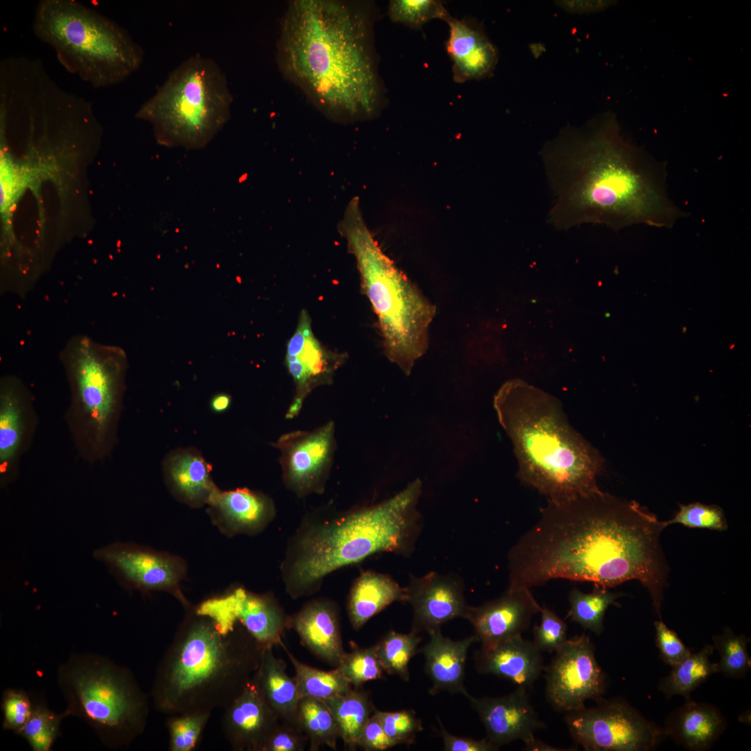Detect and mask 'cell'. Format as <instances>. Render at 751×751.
<instances>
[{"mask_svg": "<svg viewBox=\"0 0 751 751\" xmlns=\"http://www.w3.org/2000/svg\"><path fill=\"white\" fill-rule=\"evenodd\" d=\"M665 528L639 503L601 490L548 500L508 554L507 589H531L555 579L609 588L635 579L659 613L668 572L660 542Z\"/></svg>", "mask_w": 751, "mask_h": 751, "instance_id": "cell-1", "label": "cell"}, {"mask_svg": "<svg viewBox=\"0 0 751 751\" xmlns=\"http://www.w3.org/2000/svg\"><path fill=\"white\" fill-rule=\"evenodd\" d=\"M540 154L552 194L547 222L557 230L670 228L685 216L668 196L665 163L630 142L611 111L565 127Z\"/></svg>", "mask_w": 751, "mask_h": 751, "instance_id": "cell-2", "label": "cell"}, {"mask_svg": "<svg viewBox=\"0 0 751 751\" xmlns=\"http://www.w3.org/2000/svg\"><path fill=\"white\" fill-rule=\"evenodd\" d=\"M375 14L366 1L295 0L281 19L280 72L333 121L373 119L384 108Z\"/></svg>", "mask_w": 751, "mask_h": 751, "instance_id": "cell-3", "label": "cell"}, {"mask_svg": "<svg viewBox=\"0 0 751 751\" xmlns=\"http://www.w3.org/2000/svg\"><path fill=\"white\" fill-rule=\"evenodd\" d=\"M186 608L156 669L154 704L169 715L224 709L251 681L265 646L238 622L221 624Z\"/></svg>", "mask_w": 751, "mask_h": 751, "instance_id": "cell-4", "label": "cell"}, {"mask_svg": "<svg viewBox=\"0 0 751 751\" xmlns=\"http://www.w3.org/2000/svg\"><path fill=\"white\" fill-rule=\"evenodd\" d=\"M500 424L510 437L518 478L558 501L599 491L604 460L569 423L559 401L528 382H505L494 397Z\"/></svg>", "mask_w": 751, "mask_h": 751, "instance_id": "cell-5", "label": "cell"}, {"mask_svg": "<svg viewBox=\"0 0 751 751\" xmlns=\"http://www.w3.org/2000/svg\"><path fill=\"white\" fill-rule=\"evenodd\" d=\"M421 487L415 479L387 500L301 530L282 565L287 592L312 594L329 573L377 553L410 554L420 530Z\"/></svg>", "mask_w": 751, "mask_h": 751, "instance_id": "cell-6", "label": "cell"}, {"mask_svg": "<svg viewBox=\"0 0 751 751\" xmlns=\"http://www.w3.org/2000/svg\"><path fill=\"white\" fill-rule=\"evenodd\" d=\"M355 258L361 287L376 313L388 359L410 375L428 347V328L436 307L382 251L353 197L339 223Z\"/></svg>", "mask_w": 751, "mask_h": 751, "instance_id": "cell-7", "label": "cell"}, {"mask_svg": "<svg viewBox=\"0 0 751 751\" xmlns=\"http://www.w3.org/2000/svg\"><path fill=\"white\" fill-rule=\"evenodd\" d=\"M70 389L65 421L79 457L95 464L108 458L118 441L127 357L122 348L77 334L60 353Z\"/></svg>", "mask_w": 751, "mask_h": 751, "instance_id": "cell-8", "label": "cell"}, {"mask_svg": "<svg viewBox=\"0 0 751 751\" xmlns=\"http://www.w3.org/2000/svg\"><path fill=\"white\" fill-rule=\"evenodd\" d=\"M33 26L67 70L95 88L120 83L143 61L142 47L122 26L76 1H40Z\"/></svg>", "mask_w": 751, "mask_h": 751, "instance_id": "cell-9", "label": "cell"}, {"mask_svg": "<svg viewBox=\"0 0 751 751\" xmlns=\"http://www.w3.org/2000/svg\"><path fill=\"white\" fill-rule=\"evenodd\" d=\"M232 100L219 65L197 54L170 74L136 116L153 124L162 144L200 149L229 120Z\"/></svg>", "mask_w": 751, "mask_h": 751, "instance_id": "cell-10", "label": "cell"}, {"mask_svg": "<svg viewBox=\"0 0 751 751\" xmlns=\"http://www.w3.org/2000/svg\"><path fill=\"white\" fill-rule=\"evenodd\" d=\"M58 681L66 716L86 720L107 745H129L143 732L148 700L129 670L99 656L76 654L60 667Z\"/></svg>", "mask_w": 751, "mask_h": 751, "instance_id": "cell-11", "label": "cell"}, {"mask_svg": "<svg viewBox=\"0 0 751 751\" xmlns=\"http://www.w3.org/2000/svg\"><path fill=\"white\" fill-rule=\"evenodd\" d=\"M597 705L565 713L576 744L587 751H649L667 737L663 727L620 698L601 697Z\"/></svg>", "mask_w": 751, "mask_h": 751, "instance_id": "cell-12", "label": "cell"}, {"mask_svg": "<svg viewBox=\"0 0 751 751\" xmlns=\"http://www.w3.org/2000/svg\"><path fill=\"white\" fill-rule=\"evenodd\" d=\"M544 670L547 699L559 712L579 709L606 691V676L595 658L594 644L585 633L567 638Z\"/></svg>", "mask_w": 751, "mask_h": 751, "instance_id": "cell-13", "label": "cell"}, {"mask_svg": "<svg viewBox=\"0 0 751 751\" xmlns=\"http://www.w3.org/2000/svg\"><path fill=\"white\" fill-rule=\"evenodd\" d=\"M92 556L124 587L141 592H168L185 607L189 605L179 589L186 571L181 558L147 547L120 542L95 549Z\"/></svg>", "mask_w": 751, "mask_h": 751, "instance_id": "cell-14", "label": "cell"}, {"mask_svg": "<svg viewBox=\"0 0 751 751\" xmlns=\"http://www.w3.org/2000/svg\"><path fill=\"white\" fill-rule=\"evenodd\" d=\"M273 446L280 451L283 481L290 490L298 496L323 492L337 447L333 421L284 434Z\"/></svg>", "mask_w": 751, "mask_h": 751, "instance_id": "cell-15", "label": "cell"}, {"mask_svg": "<svg viewBox=\"0 0 751 751\" xmlns=\"http://www.w3.org/2000/svg\"><path fill=\"white\" fill-rule=\"evenodd\" d=\"M38 425L31 391L17 376L0 379V485L18 477L22 459L29 451Z\"/></svg>", "mask_w": 751, "mask_h": 751, "instance_id": "cell-16", "label": "cell"}, {"mask_svg": "<svg viewBox=\"0 0 751 751\" xmlns=\"http://www.w3.org/2000/svg\"><path fill=\"white\" fill-rule=\"evenodd\" d=\"M195 608L220 623L241 624L265 647L280 645L285 629L289 627V619L274 597L241 587L209 598Z\"/></svg>", "mask_w": 751, "mask_h": 751, "instance_id": "cell-17", "label": "cell"}, {"mask_svg": "<svg viewBox=\"0 0 751 751\" xmlns=\"http://www.w3.org/2000/svg\"><path fill=\"white\" fill-rule=\"evenodd\" d=\"M342 360L329 353L315 337L311 318L306 310L300 314L296 329L290 338L285 364L295 385V394L285 418L292 419L300 412L309 394L317 387L331 382Z\"/></svg>", "mask_w": 751, "mask_h": 751, "instance_id": "cell-18", "label": "cell"}, {"mask_svg": "<svg viewBox=\"0 0 751 751\" xmlns=\"http://www.w3.org/2000/svg\"><path fill=\"white\" fill-rule=\"evenodd\" d=\"M406 590L413 613L411 631L428 633L455 618L465 619L469 606L464 586L455 576L435 572L410 575Z\"/></svg>", "mask_w": 751, "mask_h": 751, "instance_id": "cell-19", "label": "cell"}, {"mask_svg": "<svg viewBox=\"0 0 751 751\" xmlns=\"http://www.w3.org/2000/svg\"><path fill=\"white\" fill-rule=\"evenodd\" d=\"M523 686L499 697H466L483 724L487 738L499 748L512 741L524 743L535 737V733L546 727L529 700Z\"/></svg>", "mask_w": 751, "mask_h": 751, "instance_id": "cell-20", "label": "cell"}, {"mask_svg": "<svg viewBox=\"0 0 751 751\" xmlns=\"http://www.w3.org/2000/svg\"><path fill=\"white\" fill-rule=\"evenodd\" d=\"M540 608L530 589H507L481 606H469L465 619L472 625L481 646H488L522 635Z\"/></svg>", "mask_w": 751, "mask_h": 751, "instance_id": "cell-21", "label": "cell"}, {"mask_svg": "<svg viewBox=\"0 0 751 751\" xmlns=\"http://www.w3.org/2000/svg\"><path fill=\"white\" fill-rule=\"evenodd\" d=\"M280 721L251 679L224 709L222 729L232 750L261 751Z\"/></svg>", "mask_w": 751, "mask_h": 751, "instance_id": "cell-22", "label": "cell"}, {"mask_svg": "<svg viewBox=\"0 0 751 751\" xmlns=\"http://www.w3.org/2000/svg\"><path fill=\"white\" fill-rule=\"evenodd\" d=\"M449 27L446 49L453 61L452 72L456 83L480 80L490 76L499 56L496 47L476 20L458 19L450 14L444 19Z\"/></svg>", "mask_w": 751, "mask_h": 751, "instance_id": "cell-23", "label": "cell"}, {"mask_svg": "<svg viewBox=\"0 0 751 751\" xmlns=\"http://www.w3.org/2000/svg\"><path fill=\"white\" fill-rule=\"evenodd\" d=\"M477 670L531 688L544 670L542 652L533 641L517 635L488 646L475 654Z\"/></svg>", "mask_w": 751, "mask_h": 751, "instance_id": "cell-24", "label": "cell"}, {"mask_svg": "<svg viewBox=\"0 0 751 751\" xmlns=\"http://www.w3.org/2000/svg\"><path fill=\"white\" fill-rule=\"evenodd\" d=\"M207 506L214 523L228 535L257 533L263 529L275 514V506L270 497L248 488L218 490Z\"/></svg>", "mask_w": 751, "mask_h": 751, "instance_id": "cell-25", "label": "cell"}, {"mask_svg": "<svg viewBox=\"0 0 751 751\" xmlns=\"http://www.w3.org/2000/svg\"><path fill=\"white\" fill-rule=\"evenodd\" d=\"M165 483L177 499L191 507L207 505L219 490L211 476V466L193 447L170 452L163 462Z\"/></svg>", "mask_w": 751, "mask_h": 751, "instance_id": "cell-26", "label": "cell"}, {"mask_svg": "<svg viewBox=\"0 0 751 751\" xmlns=\"http://www.w3.org/2000/svg\"><path fill=\"white\" fill-rule=\"evenodd\" d=\"M301 642L320 659L337 667L345 654L337 609L328 600H314L289 619Z\"/></svg>", "mask_w": 751, "mask_h": 751, "instance_id": "cell-27", "label": "cell"}, {"mask_svg": "<svg viewBox=\"0 0 751 751\" xmlns=\"http://www.w3.org/2000/svg\"><path fill=\"white\" fill-rule=\"evenodd\" d=\"M428 633L429 640L421 652L425 659L426 672L433 683L430 693L448 691L467 697L469 694L464 685L465 665L468 649L477 641L475 635L453 640L444 637L440 629Z\"/></svg>", "mask_w": 751, "mask_h": 751, "instance_id": "cell-28", "label": "cell"}, {"mask_svg": "<svg viewBox=\"0 0 751 751\" xmlns=\"http://www.w3.org/2000/svg\"><path fill=\"white\" fill-rule=\"evenodd\" d=\"M726 727V720L716 706L691 698L673 711L663 728L666 736L691 751L709 749Z\"/></svg>", "mask_w": 751, "mask_h": 751, "instance_id": "cell-29", "label": "cell"}, {"mask_svg": "<svg viewBox=\"0 0 751 751\" xmlns=\"http://www.w3.org/2000/svg\"><path fill=\"white\" fill-rule=\"evenodd\" d=\"M395 601L407 602L403 588L387 574L373 571L362 573L353 583L347 611L352 627L358 630L372 617Z\"/></svg>", "mask_w": 751, "mask_h": 751, "instance_id": "cell-30", "label": "cell"}, {"mask_svg": "<svg viewBox=\"0 0 751 751\" xmlns=\"http://www.w3.org/2000/svg\"><path fill=\"white\" fill-rule=\"evenodd\" d=\"M273 647H264L252 680L280 720L297 725L299 697L296 679L287 675L286 663L275 656Z\"/></svg>", "mask_w": 751, "mask_h": 751, "instance_id": "cell-31", "label": "cell"}, {"mask_svg": "<svg viewBox=\"0 0 751 751\" xmlns=\"http://www.w3.org/2000/svg\"><path fill=\"white\" fill-rule=\"evenodd\" d=\"M348 750H355L364 727L375 709L369 694L360 688L324 700Z\"/></svg>", "mask_w": 751, "mask_h": 751, "instance_id": "cell-32", "label": "cell"}, {"mask_svg": "<svg viewBox=\"0 0 751 751\" xmlns=\"http://www.w3.org/2000/svg\"><path fill=\"white\" fill-rule=\"evenodd\" d=\"M714 647L705 645L699 652L691 653L681 662L672 666L670 674L659 684V690L667 698L680 695L686 700L691 693L711 675L718 672L717 663L710 660Z\"/></svg>", "mask_w": 751, "mask_h": 751, "instance_id": "cell-33", "label": "cell"}, {"mask_svg": "<svg viewBox=\"0 0 751 751\" xmlns=\"http://www.w3.org/2000/svg\"><path fill=\"white\" fill-rule=\"evenodd\" d=\"M296 725L308 738L309 750L316 751L322 745L337 750L338 729L324 700L300 698L297 706Z\"/></svg>", "mask_w": 751, "mask_h": 751, "instance_id": "cell-34", "label": "cell"}, {"mask_svg": "<svg viewBox=\"0 0 751 751\" xmlns=\"http://www.w3.org/2000/svg\"><path fill=\"white\" fill-rule=\"evenodd\" d=\"M296 672L294 677L299 700L312 697L321 700L342 695L353 687L350 682L334 668L330 671L318 670L299 661L281 641Z\"/></svg>", "mask_w": 751, "mask_h": 751, "instance_id": "cell-35", "label": "cell"}, {"mask_svg": "<svg viewBox=\"0 0 751 751\" xmlns=\"http://www.w3.org/2000/svg\"><path fill=\"white\" fill-rule=\"evenodd\" d=\"M623 595L598 586H595L590 593L574 588L568 596L570 608L567 617L579 624L584 629L600 635L604 629V620L606 610L611 605H618L616 599Z\"/></svg>", "mask_w": 751, "mask_h": 751, "instance_id": "cell-36", "label": "cell"}, {"mask_svg": "<svg viewBox=\"0 0 751 751\" xmlns=\"http://www.w3.org/2000/svg\"><path fill=\"white\" fill-rule=\"evenodd\" d=\"M420 641L421 638L413 631L408 633L391 631L385 635L375 645L378 658L384 671L408 681L409 663L417 654Z\"/></svg>", "mask_w": 751, "mask_h": 751, "instance_id": "cell-37", "label": "cell"}, {"mask_svg": "<svg viewBox=\"0 0 751 751\" xmlns=\"http://www.w3.org/2000/svg\"><path fill=\"white\" fill-rule=\"evenodd\" d=\"M713 647L720 655L717 663L718 672L726 677H743L751 668V659L748 652L750 638L744 634L735 635L728 627L721 635L712 637Z\"/></svg>", "mask_w": 751, "mask_h": 751, "instance_id": "cell-38", "label": "cell"}, {"mask_svg": "<svg viewBox=\"0 0 751 751\" xmlns=\"http://www.w3.org/2000/svg\"><path fill=\"white\" fill-rule=\"evenodd\" d=\"M65 713H56L40 702L34 704L32 714L19 735L34 751H49L56 740Z\"/></svg>", "mask_w": 751, "mask_h": 751, "instance_id": "cell-39", "label": "cell"}, {"mask_svg": "<svg viewBox=\"0 0 751 751\" xmlns=\"http://www.w3.org/2000/svg\"><path fill=\"white\" fill-rule=\"evenodd\" d=\"M211 713L191 711L170 715L166 720L170 751H192L197 748Z\"/></svg>", "mask_w": 751, "mask_h": 751, "instance_id": "cell-40", "label": "cell"}, {"mask_svg": "<svg viewBox=\"0 0 751 751\" xmlns=\"http://www.w3.org/2000/svg\"><path fill=\"white\" fill-rule=\"evenodd\" d=\"M334 668L356 688L367 681L381 678L385 672L378 658L375 645L345 652Z\"/></svg>", "mask_w": 751, "mask_h": 751, "instance_id": "cell-41", "label": "cell"}, {"mask_svg": "<svg viewBox=\"0 0 751 751\" xmlns=\"http://www.w3.org/2000/svg\"><path fill=\"white\" fill-rule=\"evenodd\" d=\"M449 12L440 1L392 0L388 8L391 21L418 29L434 19L444 20Z\"/></svg>", "mask_w": 751, "mask_h": 751, "instance_id": "cell-42", "label": "cell"}, {"mask_svg": "<svg viewBox=\"0 0 751 751\" xmlns=\"http://www.w3.org/2000/svg\"><path fill=\"white\" fill-rule=\"evenodd\" d=\"M662 522L665 527L679 524L688 528L718 531H727L728 528L725 512L720 507L699 502L680 505L679 511L672 519Z\"/></svg>", "mask_w": 751, "mask_h": 751, "instance_id": "cell-43", "label": "cell"}, {"mask_svg": "<svg viewBox=\"0 0 751 751\" xmlns=\"http://www.w3.org/2000/svg\"><path fill=\"white\" fill-rule=\"evenodd\" d=\"M387 736L396 745L412 744L417 734L423 729L421 722L410 709L382 711L375 709Z\"/></svg>", "mask_w": 751, "mask_h": 751, "instance_id": "cell-44", "label": "cell"}, {"mask_svg": "<svg viewBox=\"0 0 751 751\" xmlns=\"http://www.w3.org/2000/svg\"><path fill=\"white\" fill-rule=\"evenodd\" d=\"M541 621L533 628V643L541 652H555L567 640L566 623L547 606L540 608Z\"/></svg>", "mask_w": 751, "mask_h": 751, "instance_id": "cell-45", "label": "cell"}, {"mask_svg": "<svg viewBox=\"0 0 751 751\" xmlns=\"http://www.w3.org/2000/svg\"><path fill=\"white\" fill-rule=\"evenodd\" d=\"M34 704L29 695L19 689H7L3 694V728L19 734L30 718Z\"/></svg>", "mask_w": 751, "mask_h": 751, "instance_id": "cell-46", "label": "cell"}, {"mask_svg": "<svg viewBox=\"0 0 751 751\" xmlns=\"http://www.w3.org/2000/svg\"><path fill=\"white\" fill-rule=\"evenodd\" d=\"M308 743V738L297 725L280 721L261 751H302Z\"/></svg>", "mask_w": 751, "mask_h": 751, "instance_id": "cell-47", "label": "cell"}, {"mask_svg": "<svg viewBox=\"0 0 751 751\" xmlns=\"http://www.w3.org/2000/svg\"><path fill=\"white\" fill-rule=\"evenodd\" d=\"M656 644L660 656L667 664L673 666L685 659L690 649L685 646L675 631L669 629L662 620L655 621Z\"/></svg>", "mask_w": 751, "mask_h": 751, "instance_id": "cell-48", "label": "cell"}, {"mask_svg": "<svg viewBox=\"0 0 751 751\" xmlns=\"http://www.w3.org/2000/svg\"><path fill=\"white\" fill-rule=\"evenodd\" d=\"M394 745L386 734L378 716L373 711L360 736L357 747L368 751H382Z\"/></svg>", "mask_w": 751, "mask_h": 751, "instance_id": "cell-49", "label": "cell"}, {"mask_svg": "<svg viewBox=\"0 0 751 751\" xmlns=\"http://www.w3.org/2000/svg\"><path fill=\"white\" fill-rule=\"evenodd\" d=\"M439 733L446 751H494L499 748L487 738L476 740L469 737L454 736L446 731L438 718Z\"/></svg>", "mask_w": 751, "mask_h": 751, "instance_id": "cell-50", "label": "cell"}, {"mask_svg": "<svg viewBox=\"0 0 751 751\" xmlns=\"http://www.w3.org/2000/svg\"><path fill=\"white\" fill-rule=\"evenodd\" d=\"M1 208L8 206L18 189L19 181L11 162L4 156L1 162Z\"/></svg>", "mask_w": 751, "mask_h": 751, "instance_id": "cell-51", "label": "cell"}, {"mask_svg": "<svg viewBox=\"0 0 751 751\" xmlns=\"http://www.w3.org/2000/svg\"><path fill=\"white\" fill-rule=\"evenodd\" d=\"M613 1H558V5L568 12L589 13L604 10L615 3Z\"/></svg>", "mask_w": 751, "mask_h": 751, "instance_id": "cell-52", "label": "cell"}, {"mask_svg": "<svg viewBox=\"0 0 751 751\" xmlns=\"http://www.w3.org/2000/svg\"><path fill=\"white\" fill-rule=\"evenodd\" d=\"M232 396L225 392L214 394L210 399L209 407L211 410L216 414H222L227 412L232 405Z\"/></svg>", "mask_w": 751, "mask_h": 751, "instance_id": "cell-53", "label": "cell"}, {"mask_svg": "<svg viewBox=\"0 0 751 751\" xmlns=\"http://www.w3.org/2000/svg\"><path fill=\"white\" fill-rule=\"evenodd\" d=\"M524 750L528 751H570L574 749H564L551 745L535 737L524 743Z\"/></svg>", "mask_w": 751, "mask_h": 751, "instance_id": "cell-54", "label": "cell"}]
</instances>
